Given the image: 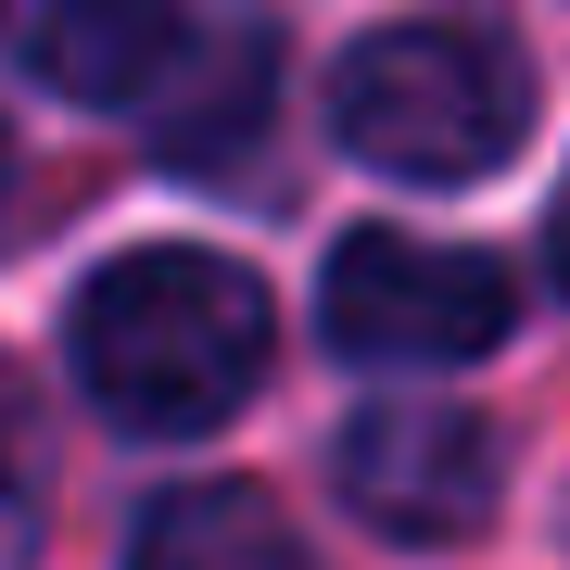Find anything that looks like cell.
<instances>
[{"label":"cell","instance_id":"6","mask_svg":"<svg viewBox=\"0 0 570 570\" xmlns=\"http://www.w3.org/2000/svg\"><path fill=\"white\" fill-rule=\"evenodd\" d=\"M266 77H279V39H266L254 13L178 26L165 77L140 89V102H153V140L178 153V165H228V153L254 140V115H266Z\"/></svg>","mask_w":570,"mask_h":570},{"label":"cell","instance_id":"4","mask_svg":"<svg viewBox=\"0 0 570 570\" xmlns=\"http://www.w3.org/2000/svg\"><path fill=\"white\" fill-rule=\"evenodd\" d=\"M343 494L393 546H456L494 520V444L456 406H367L343 431Z\"/></svg>","mask_w":570,"mask_h":570},{"label":"cell","instance_id":"5","mask_svg":"<svg viewBox=\"0 0 570 570\" xmlns=\"http://www.w3.org/2000/svg\"><path fill=\"white\" fill-rule=\"evenodd\" d=\"M178 0H0V63L63 102H140L178 51Z\"/></svg>","mask_w":570,"mask_h":570},{"label":"cell","instance_id":"2","mask_svg":"<svg viewBox=\"0 0 570 570\" xmlns=\"http://www.w3.org/2000/svg\"><path fill=\"white\" fill-rule=\"evenodd\" d=\"M330 127H343L355 165L381 178H419V190H456V178H494L532 127V77L494 26H456V13H419V26H381V39L343 51L330 77Z\"/></svg>","mask_w":570,"mask_h":570},{"label":"cell","instance_id":"3","mask_svg":"<svg viewBox=\"0 0 570 570\" xmlns=\"http://www.w3.org/2000/svg\"><path fill=\"white\" fill-rule=\"evenodd\" d=\"M317 317H330V343L367 355V367H469V355L508 343L520 292H508V266L469 254V242L355 228V242L330 254V279H317Z\"/></svg>","mask_w":570,"mask_h":570},{"label":"cell","instance_id":"1","mask_svg":"<svg viewBox=\"0 0 570 570\" xmlns=\"http://www.w3.org/2000/svg\"><path fill=\"white\" fill-rule=\"evenodd\" d=\"M266 343H279V317H266L254 266L190 242L115 254L77 292V381L115 431H216L266 381Z\"/></svg>","mask_w":570,"mask_h":570},{"label":"cell","instance_id":"7","mask_svg":"<svg viewBox=\"0 0 570 570\" xmlns=\"http://www.w3.org/2000/svg\"><path fill=\"white\" fill-rule=\"evenodd\" d=\"M127 570H305V546L254 482H178V494H153Z\"/></svg>","mask_w":570,"mask_h":570},{"label":"cell","instance_id":"8","mask_svg":"<svg viewBox=\"0 0 570 570\" xmlns=\"http://www.w3.org/2000/svg\"><path fill=\"white\" fill-rule=\"evenodd\" d=\"M546 242H558V279H570V190H558V228H546Z\"/></svg>","mask_w":570,"mask_h":570}]
</instances>
